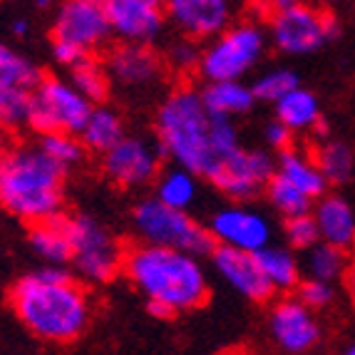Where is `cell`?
Segmentation results:
<instances>
[{
  "instance_id": "obj_33",
  "label": "cell",
  "mask_w": 355,
  "mask_h": 355,
  "mask_svg": "<svg viewBox=\"0 0 355 355\" xmlns=\"http://www.w3.org/2000/svg\"><path fill=\"white\" fill-rule=\"evenodd\" d=\"M293 89H298V75L291 70H271L266 72L263 77H259L254 83V87H251V92H254V97H259V100H268V102H276L284 100L288 92H293Z\"/></svg>"
},
{
  "instance_id": "obj_41",
  "label": "cell",
  "mask_w": 355,
  "mask_h": 355,
  "mask_svg": "<svg viewBox=\"0 0 355 355\" xmlns=\"http://www.w3.org/2000/svg\"><path fill=\"white\" fill-rule=\"evenodd\" d=\"M12 30H15L18 35H25V33H28V23H25V20H15V23H12Z\"/></svg>"
},
{
  "instance_id": "obj_24",
  "label": "cell",
  "mask_w": 355,
  "mask_h": 355,
  "mask_svg": "<svg viewBox=\"0 0 355 355\" xmlns=\"http://www.w3.org/2000/svg\"><path fill=\"white\" fill-rule=\"evenodd\" d=\"M276 119H279L284 127H288L291 132L318 127V122H320L318 100L303 87L293 89L284 100L276 102Z\"/></svg>"
},
{
  "instance_id": "obj_14",
  "label": "cell",
  "mask_w": 355,
  "mask_h": 355,
  "mask_svg": "<svg viewBox=\"0 0 355 355\" xmlns=\"http://www.w3.org/2000/svg\"><path fill=\"white\" fill-rule=\"evenodd\" d=\"M110 20H107L105 3L95 0H70L60 8L58 18H55V37L67 40L85 53L110 37Z\"/></svg>"
},
{
  "instance_id": "obj_43",
  "label": "cell",
  "mask_w": 355,
  "mask_h": 355,
  "mask_svg": "<svg viewBox=\"0 0 355 355\" xmlns=\"http://www.w3.org/2000/svg\"><path fill=\"white\" fill-rule=\"evenodd\" d=\"M221 355H243L241 350H226V353H221Z\"/></svg>"
},
{
  "instance_id": "obj_44",
  "label": "cell",
  "mask_w": 355,
  "mask_h": 355,
  "mask_svg": "<svg viewBox=\"0 0 355 355\" xmlns=\"http://www.w3.org/2000/svg\"><path fill=\"white\" fill-rule=\"evenodd\" d=\"M343 355H355V345H350V348L348 350H345V353Z\"/></svg>"
},
{
  "instance_id": "obj_7",
  "label": "cell",
  "mask_w": 355,
  "mask_h": 355,
  "mask_svg": "<svg viewBox=\"0 0 355 355\" xmlns=\"http://www.w3.org/2000/svg\"><path fill=\"white\" fill-rule=\"evenodd\" d=\"M263 45V30L254 23H239L226 28L211 42V48L202 53L199 70L209 83H241V75H246L259 62Z\"/></svg>"
},
{
  "instance_id": "obj_1",
  "label": "cell",
  "mask_w": 355,
  "mask_h": 355,
  "mask_svg": "<svg viewBox=\"0 0 355 355\" xmlns=\"http://www.w3.org/2000/svg\"><path fill=\"white\" fill-rule=\"evenodd\" d=\"M159 147L182 169L211 182L221 162L241 149L234 122L209 114L196 89L182 87L162 102L157 112Z\"/></svg>"
},
{
  "instance_id": "obj_39",
  "label": "cell",
  "mask_w": 355,
  "mask_h": 355,
  "mask_svg": "<svg viewBox=\"0 0 355 355\" xmlns=\"http://www.w3.org/2000/svg\"><path fill=\"white\" fill-rule=\"evenodd\" d=\"M266 139H268V144H271V147L281 149V152L291 149L288 147V144H291V130L281 125L279 119H276V122H271V125L266 127Z\"/></svg>"
},
{
  "instance_id": "obj_2",
  "label": "cell",
  "mask_w": 355,
  "mask_h": 355,
  "mask_svg": "<svg viewBox=\"0 0 355 355\" xmlns=\"http://www.w3.org/2000/svg\"><path fill=\"white\" fill-rule=\"evenodd\" d=\"M125 273L149 303L166 306L172 313L199 308L209 298V281L199 261L189 254L159 246H135L125 254Z\"/></svg>"
},
{
  "instance_id": "obj_27",
  "label": "cell",
  "mask_w": 355,
  "mask_h": 355,
  "mask_svg": "<svg viewBox=\"0 0 355 355\" xmlns=\"http://www.w3.org/2000/svg\"><path fill=\"white\" fill-rule=\"evenodd\" d=\"M259 259L261 268L266 273L268 284L273 286V291H288V288H296L298 279H301V273H298V263L293 259V254L281 246H266L263 251L256 254Z\"/></svg>"
},
{
  "instance_id": "obj_40",
  "label": "cell",
  "mask_w": 355,
  "mask_h": 355,
  "mask_svg": "<svg viewBox=\"0 0 355 355\" xmlns=\"http://www.w3.org/2000/svg\"><path fill=\"white\" fill-rule=\"evenodd\" d=\"M345 284H348L350 303H353V308H355V261L348 263V268H345Z\"/></svg>"
},
{
  "instance_id": "obj_34",
  "label": "cell",
  "mask_w": 355,
  "mask_h": 355,
  "mask_svg": "<svg viewBox=\"0 0 355 355\" xmlns=\"http://www.w3.org/2000/svg\"><path fill=\"white\" fill-rule=\"evenodd\" d=\"M40 149L48 154L50 159L58 166L67 169V166H75L77 162H83L85 147L80 139H75L72 135H48L42 137Z\"/></svg>"
},
{
  "instance_id": "obj_11",
  "label": "cell",
  "mask_w": 355,
  "mask_h": 355,
  "mask_svg": "<svg viewBox=\"0 0 355 355\" xmlns=\"http://www.w3.org/2000/svg\"><path fill=\"white\" fill-rule=\"evenodd\" d=\"M110 30L125 40V45H144L159 37L166 10L157 0H107L105 3Z\"/></svg>"
},
{
  "instance_id": "obj_6",
  "label": "cell",
  "mask_w": 355,
  "mask_h": 355,
  "mask_svg": "<svg viewBox=\"0 0 355 355\" xmlns=\"http://www.w3.org/2000/svg\"><path fill=\"white\" fill-rule=\"evenodd\" d=\"M89 114H92V105L72 85L62 83L58 77L40 80V85L30 95L28 125L42 137L83 132Z\"/></svg>"
},
{
  "instance_id": "obj_42",
  "label": "cell",
  "mask_w": 355,
  "mask_h": 355,
  "mask_svg": "<svg viewBox=\"0 0 355 355\" xmlns=\"http://www.w3.org/2000/svg\"><path fill=\"white\" fill-rule=\"evenodd\" d=\"M6 154H8V149H6V139H3V135H0V162L6 159Z\"/></svg>"
},
{
  "instance_id": "obj_9",
  "label": "cell",
  "mask_w": 355,
  "mask_h": 355,
  "mask_svg": "<svg viewBox=\"0 0 355 355\" xmlns=\"http://www.w3.org/2000/svg\"><path fill=\"white\" fill-rule=\"evenodd\" d=\"M72 263L87 281L105 284L125 266L122 243L89 216L72 219Z\"/></svg>"
},
{
  "instance_id": "obj_29",
  "label": "cell",
  "mask_w": 355,
  "mask_h": 355,
  "mask_svg": "<svg viewBox=\"0 0 355 355\" xmlns=\"http://www.w3.org/2000/svg\"><path fill=\"white\" fill-rule=\"evenodd\" d=\"M315 164H318L320 174L326 177V182L340 184L353 172V152L343 142H328L315 154Z\"/></svg>"
},
{
  "instance_id": "obj_37",
  "label": "cell",
  "mask_w": 355,
  "mask_h": 355,
  "mask_svg": "<svg viewBox=\"0 0 355 355\" xmlns=\"http://www.w3.org/2000/svg\"><path fill=\"white\" fill-rule=\"evenodd\" d=\"M169 62H172L177 70H191L202 62V53L191 40H179L169 48Z\"/></svg>"
},
{
  "instance_id": "obj_17",
  "label": "cell",
  "mask_w": 355,
  "mask_h": 355,
  "mask_svg": "<svg viewBox=\"0 0 355 355\" xmlns=\"http://www.w3.org/2000/svg\"><path fill=\"white\" fill-rule=\"evenodd\" d=\"M164 10L166 18L189 37L221 35L231 20V6L226 0H172Z\"/></svg>"
},
{
  "instance_id": "obj_15",
  "label": "cell",
  "mask_w": 355,
  "mask_h": 355,
  "mask_svg": "<svg viewBox=\"0 0 355 355\" xmlns=\"http://www.w3.org/2000/svg\"><path fill=\"white\" fill-rule=\"evenodd\" d=\"M271 336L286 353H306L320 340V326L298 298H286L271 311Z\"/></svg>"
},
{
  "instance_id": "obj_5",
  "label": "cell",
  "mask_w": 355,
  "mask_h": 355,
  "mask_svg": "<svg viewBox=\"0 0 355 355\" xmlns=\"http://www.w3.org/2000/svg\"><path fill=\"white\" fill-rule=\"evenodd\" d=\"M135 229L147 246L182 251L189 256H207L216 249L209 229L196 224L189 214L164 207L157 199H144L137 204Z\"/></svg>"
},
{
  "instance_id": "obj_18",
  "label": "cell",
  "mask_w": 355,
  "mask_h": 355,
  "mask_svg": "<svg viewBox=\"0 0 355 355\" xmlns=\"http://www.w3.org/2000/svg\"><path fill=\"white\" fill-rule=\"evenodd\" d=\"M107 75L127 87H144L159 80L162 60L144 45H119L107 55Z\"/></svg>"
},
{
  "instance_id": "obj_30",
  "label": "cell",
  "mask_w": 355,
  "mask_h": 355,
  "mask_svg": "<svg viewBox=\"0 0 355 355\" xmlns=\"http://www.w3.org/2000/svg\"><path fill=\"white\" fill-rule=\"evenodd\" d=\"M308 273L313 281H323V284H331L333 279H338L340 273H345L348 263H345V251L336 249V246H328V243H318L311 249L308 254Z\"/></svg>"
},
{
  "instance_id": "obj_32",
  "label": "cell",
  "mask_w": 355,
  "mask_h": 355,
  "mask_svg": "<svg viewBox=\"0 0 355 355\" xmlns=\"http://www.w3.org/2000/svg\"><path fill=\"white\" fill-rule=\"evenodd\" d=\"M30 95L33 92H28V89L0 92V130H18V127L28 125Z\"/></svg>"
},
{
  "instance_id": "obj_35",
  "label": "cell",
  "mask_w": 355,
  "mask_h": 355,
  "mask_svg": "<svg viewBox=\"0 0 355 355\" xmlns=\"http://www.w3.org/2000/svg\"><path fill=\"white\" fill-rule=\"evenodd\" d=\"M286 239L293 249L298 251H311L313 246H318L320 234H318V224H315L313 214H303L296 219L286 221Z\"/></svg>"
},
{
  "instance_id": "obj_28",
  "label": "cell",
  "mask_w": 355,
  "mask_h": 355,
  "mask_svg": "<svg viewBox=\"0 0 355 355\" xmlns=\"http://www.w3.org/2000/svg\"><path fill=\"white\" fill-rule=\"evenodd\" d=\"M72 87L92 105V102H105L110 92V75L107 67H102L97 60L87 58L80 65L72 67Z\"/></svg>"
},
{
  "instance_id": "obj_8",
  "label": "cell",
  "mask_w": 355,
  "mask_h": 355,
  "mask_svg": "<svg viewBox=\"0 0 355 355\" xmlns=\"http://www.w3.org/2000/svg\"><path fill=\"white\" fill-rule=\"evenodd\" d=\"M271 10V37L276 48L284 53H313L323 42L338 35V23L331 12L291 3V0L273 3Z\"/></svg>"
},
{
  "instance_id": "obj_31",
  "label": "cell",
  "mask_w": 355,
  "mask_h": 355,
  "mask_svg": "<svg viewBox=\"0 0 355 355\" xmlns=\"http://www.w3.org/2000/svg\"><path fill=\"white\" fill-rule=\"evenodd\" d=\"M268 199L281 214H286L288 219H296L303 214H311V199L303 191H298L293 184H288L286 179H281L279 174H273V179L268 182Z\"/></svg>"
},
{
  "instance_id": "obj_10",
  "label": "cell",
  "mask_w": 355,
  "mask_h": 355,
  "mask_svg": "<svg viewBox=\"0 0 355 355\" xmlns=\"http://www.w3.org/2000/svg\"><path fill=\"white\" fill-rule=\"evenodd\" d=\"M162 154L164 149L152 139L144 137H125L117 147H112L105 154L102 166L105 174L114 184L122 187H142L149 184L162 164Z\"/></svg>"
},
{
  "instance_id": "obj_22",
  "label": "cell",
  "mask_w": 355,
  "mask_h": 355,
  "mask_svg": "<svg viewBox=\"0 0 355 355\" xmlns=\"http://www.w3.org/2000/svg\"><path fill=\"white\" fill-rule=\"evenodd\" d=\"M254 92L243 83H209L202 89V102L209 114L231 119V114L249 112L254 105Z\"/></svg>"
},
{
  "instance_id": "obj_19",
  "label": "cell",
  "mask_w": 355,
  "mask_h": 355,
  "mask_svg": "<svg viewBox=\"0 0 355 355\" xmlns=\"http://www.w3.org/2000/svg\"><path fill=\"white\" fill-rule=\"evenodd\" d=\"M313 219L318 224V234L323 243L345 251L355 246V216L353 209L340 196H326L320 199L313 211Z\"/></svg>"
},
{
  "instance_id": "obj_20",
  "label": "cell",
  "mask_w": 355,
  "mask_h": 355,
  "mask_svg": "<svg viewBox=\"0 0 355 355\" xmlns=\"http://www.w3.org/2000/svg\"><path fill=\"white\" fill-rule=\"evenodd\" d=\"M30 243L35 254L53 266L72 261V219L58 214L53 219L35 224L30 229Z\"/></svg>"
},
{
  "instance_id": "obj_21",
  "label": "cell",
  "mask_w": 355,
  "mask_h": 355,
  "mask_svg": "<svg viewBox=\"0 0 355 355\" xmlns=\"http://www.w3.org/2000/svg\"><path fill=\"white\" fill-rule=\"evenodd\" d=\"M276 174H279L281 179H286L288 184H293L298 191H303L311 202L318 199L328 187L326 177L320 174L318 164L308 159L306 154L298 152V149H286V152H281L279 164H276Z\"/></svg>"
},
{
  "instance_id": "obj_16",
  "label": "cell",
  "mask_w": 355,
  "mask_h": 355,
  "mask_svg": "<svg viewBox=\"0 0 355 355\" xmlns=\"http://www.w3.org/2000/svg\"><path fill=\"white\" fill-rule=\"evenodd\" d=\"M211 256L221 279L229 286H234L241 296L251 298V301H268L273 296V286L268 284L256 254L229 249V246H216Z\"/></svg>"
},
{
  "instance_id": "obj_4",
  "label": "cell",
  "mask_w": 355,
  "mask_h": 355,
  "mask_svg": "<svg viewBox=\"0 0 355 355\" xmlns=\"http://www.w3.org/2000/svg\"><path fill=\"white\" fill-rule=\"evenodd\" d=\"M62 177L40 147H18L0 162V207L30 224L58 216L62 209Z\"/></svg>"
},
{
  "instance_id": "obj_13",
  "label": "cell",
  "mask_w": 355,
  "mask_h": 355,
  "mask_svg": "<svg viewBox=\"0 0 355 355\" xmlns=\"http://www.w3.org/2000/svg\"><path fill=\"white\" fill-rule=\"evenodd\" d=\"M273 174H276V166L268 154L254 152V149H236L221 162L211 184L234 199H251L261 187H268Z\"/></svg>"
},
{
  "instance_id": "obj_36",
  "label": "cell",
  "mask_w": 355,
  "mask_h": 355,
  "mask_svg": "<svg viewBox=\"0 0 355 355\" xmlns=\"http://www.w3.org/2000/svg\"><path fill=\"white\" fill-rule=\"evenodd\" d=\"M333 286L323 284V281H313L308 279L298 286V301L308 308V311H315V308H326L333 301Z\"/></svg>"
},
{
  "instance_id": "obj_23",
  "label": "cell",
  "mask_w": 355,
  "mask_h": 355,
  "mask_svg": "<svg viewBox=\"0 0 355 355\" xmlns=\"http://www.w3.org/2000/svg\"><path fill=\"white\" fill-rule=\"evenodd\" d=\"M80 137H83V147L107 154L110 149L117 147L125 139V125H122L119 114L112 112V110L92 107V114L85 122Z\"/></svg>"
},
{
  "instance_id": "obj_38",
  "label": "cell",
  "mask_w": 355,
  "mask_h": 355,
  "mask_svg": "<svg viewBox=\"0 0 355 355\" xmlns=\"http://www.w3.org/2000/svg\"><path fill=\"white\" fill-rule=\"evenodd\" d=\"M53 55H55V60H58V62H62V65H70V67L80 65L83 60L89 58L83 48H77V45H72V42H67V40H58V37H55V42H53Z\"/></svg>"
},
{
  "instance_id": "obj_12",
  "label": "cell",
  "mask_w": 355,
  "mask_h": 355,
  "mask_svg": "<svg viewBox=\"0 0 355 355\" xmlns=\"http://www.w3.org/2000/svg\"><path fill=\"white\" fill-rule=\"evenodd\" d=\"M209 234L214 241L229 249L259 254L266 246H271V224L263 214L251 211L243 207H226L211 216Z\"/></svg>"
},
{
  "instance_id": "obj_3",
  "label": "cell",
  "mask_w": 355,
  "mask_h": 355,
  "mask_svg": "<svg viewBox=\"0 0 355 355\" xmlns=\"http://www.w3.org/2000/svg\"><path fill=\"white\" fill-rule=\"evenodd\" d=\"M10 303L23 326L50 343H70L89 323V298L72 279L50 284L30 273L10 288Z\"/></svg>"
},
{
  "instance_id": "obj_26",
  "label": "cell",
  "mask_w": 355,
  "mask_h": 355,
  "mask_svg": "<svg viewBox=\"0 0 355 355\" xmlns=\"http://www.w3.org/2000/svg\"><path fill=\"white\" fill-rule=\"evenodd\" d=\"M40 70L15 50L0 45V92L6 89H33L40 85Z\"/></svg>"
},
{
  "instance_id": "obj_25",
  "label": "cell",
  "mask_w": 355,
  "mask_h": 355,
  "mask_svg": "<svg viewBox=\"0 0 355 355\" xmlns=\"http://www.w3.org/2000/svg\"><path fill=\"white\" fill-rule=\"evenodd\" d=\"M154 199L169 209H177L184 211L196 202V194H199V187H196V177L182 166H174V169H166L164 174L157 182V191H154Z\"/></svg>"
}]
</instances>
